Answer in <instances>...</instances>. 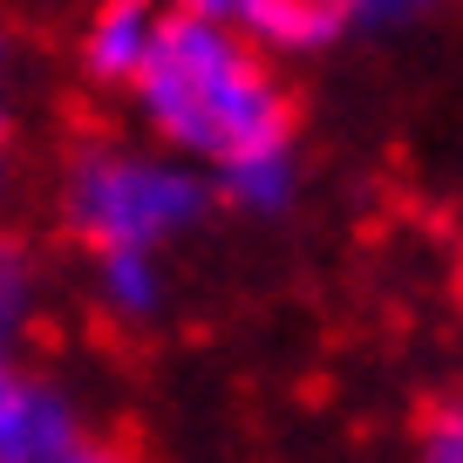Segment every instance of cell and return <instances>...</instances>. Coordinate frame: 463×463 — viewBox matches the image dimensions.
<instances>
[{
	"label": "cell",
	"instance_id": "5b68a950",
	"mask_svg": "<svg viewBox=\"0 0 463 463\" xmlns=\"http://www.w3.org/2000/svg\"><path fill=\"white\" fill-rule=\"evenodd\" d=\"M225 21L246 34L252 48L307 55V48L334 42V34L347 28V0H225Z\"/></svg>",
	"mask_w": 463,
	"mask_h": 463
},
{
	"label": "cell",
	"instance_id": "9c48e42d",
	"mask_svg": "<svg viewBox=\"0 0 463 463\" xmlns=\"http://www.w3.org/2000/svg\"><path fill=\"white\" fill-rule=\"evenodd\" d=\"M430 7L436 0H347V21H362V28H409Z\"/></svg>",
	"mask_w": 463,
	"mask_h": 463
},
{
	"label": "cell",
	"instance_id": "8fae6325",
	"mask_svg": "<svg viewBox=\"0 0 463 463\" xmlns=\"http://www.w3.org/2000/svg\"><path fill=\"white\" fill-rule=\"evenodd\" d=\"M61 463H130V457H123V449H102V443H75Z\"/></svg>",
	"mask_w": 463,
	"mask_h": 463
},
{
	"label": "cell",
	"instance_id": "52a82bcc",
	"mask_svg": "<svg viewBox=\"0 0 463 463\" xmlns=\"http://www.w3.org/2000/svg\"><path fill=\"white\" fill-rule=\"evenodd\" d=\"M218 184H225V198L239 204V212H287L293 191H300V171H293V144H287V150H266V157L232 164V171H218Z\"/></svg>",
	"mask_w": 463,
	"mask_h": 463
},
{
	"label": "cell",
	"instance_id": "8992f818",
	"mask_svg": "<svg viewBox=\"0 0 463 463\" xmlns=\"http://www.w3.org/2000/svg\"><path fill=\"white\" fill-rule=\"evenodd\" d=\"M96 279H102V307H109L116 320H150L164 307L157 252H102Z\"/></svg>",
	"mask_w": 463,
	"mask_h": 463
},
{
	"label": "cell",
	"instance_id": "6da1fadb",
	"mask_svg": "<svg viewBox=\"0 0 463 463\" xmlns=\"http://www.w3.org/2000/svg\"><path fill=\"white\" fill-rule=\"evenodd\" d=\"M130 96L164 144L212 164V171H232V164L293 144L287 89L273 82L266 55L225 14H177L171 7L164 42Z\"/></svg>",
	"mask_w": 463,
	"mask_h": 463
},
{
	"label": "cell",
	"instance_id": "ba28073f",
	"mask_svg": "<svg viewBox=\"0 0 463 463\" xmlns=\"http://www.w3.org/2000/svg\"><path fill=\"white\" fill-rule=\"evenodd\" d=\"M28 307H34V293H28V260H21L14 246H0V341L28 320Z\"/></svg>",
	"mask_w": 463,
	"mask_h": 463
},
{
	"label": "cell",
	"instance_id": "4fadbf2b",
	"mask_svg": "<svg viewBox=\"0 0 463 463\" xmlns=\"http://www.w3.org/2000/svg\"><path fill=\"white\" fill-rule=\"evenodd\" d=\"M0 164H7V123H0Z\"/></svg>",
	"mask_w": 463,
	"mask_h": 463
},
{
	"label": "cell",
	"instance_id": "5bb4252c",
	"mask_svg": "<svg viewBox=\"0 0 463 463\" xmlns=\"http://www.w3.org/2000/svg\"><path fill=\"white\" fill-rule=\"evenodd\" d=\"M449 422H457V430H463V402H457V416H449Z\"/></svg>",
	"mask_w": 463,
	"mask_h": 463
},
{
	"label": "cell",
	"instance_id": "7a4b0ae2",
	"mask_svg": "<svg viewBox=\"0 0 463 463\" xmlns=\"http://www.w3.org/2000/svg\"><path fill=\"white\" fill-rule=\"evenodd\" d=\"M61 212L96 252H157L184 225H198L204 184L171 157H144V150L96 144L69 164L61 184Z\"/></svg>",
	"mask_w": 463,
	"mask_h": 463
},
{
	"label": "cell",
	"instance_id": "30bf717a",
	"mask_svg": "<svg viewBox=\"0 0 463 463\" xmlns=\"http://www.w3.org/2000/svg\"><path fill=\"white\" fill-rule=\"evenodd\" d=\"M422 463H463V430L457 422H443V430L422 443Z\"/></svg>",
	"mask_w": 463,
	"mask_h": 463
},
{
	"label": "cell",
	"instance_id": "7c38bea8",
	"mask_svg": "<svg viewBox=\"0 0 463 463\" xmlns=\"http://www.w3.org/2000/svg\"><path fill=\"white\" fill-rule=\"evenodd\" d=\"M177 14H225V0H177Z\"/></svg>",
	"mask_w": 463,
	"mask_h": 463
},
{
	"label": "cell",
	"instance_id": "3957f363",
	"mask_svg": "<svg viewBox=\"0 0 463 463\" xmlns=\"http://www.w3.org/2000/svg\"><path fill=\"white\" fill-rule=\"evenodd\" d=\"M75 443H82L75 409L48 382L21 375L7 362V341H0V463H61Z\"/></svg>",
	"mask_w": 463,
	"mask_h": 463
},
{
	"label": "cell",
	"instance_id": "277c9868",
	"mask_svg": "<svg viewBox=\"0 0 463 463\" xmlns=\"http://www.w3.org/2000/svg\"><path fill=\"white\" fill-rule=\"evenodd\" d=\"M164 7L157 0H102L96 14H89L82 28V69L96 75V82H130L150 69V55H157L164 42Z\"/></svg>",
	"mask_w": 463,
	"mask_h": 463
}]
</instances>
